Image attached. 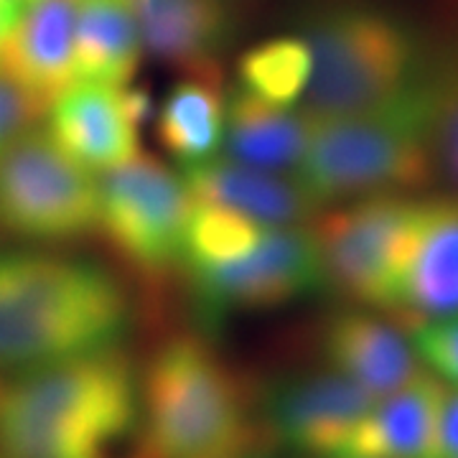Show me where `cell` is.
I'll use <instances>...</instances> for the list:
<instances>
[{
  "instance_id": "obj_3",
  "label": "cell",
  "mask_w": 458,
  "mask_h": 458,
  "mask_svg": "<svg viewBox=\"0 0 458 458\" xmlns=\"http://www.w3.org/2000/svg\"><path fill=\"white\" fill-rule=\"evenodd\" d=\"M436 174L433 82L410 84L367 113L311 117L306 153L295 171L321 204L426 189Z\"/></svg>"
},
{
  "instance_id": "obj_4",
  "label": "cell",
  "mask_w": 458,
  "mask_h": 458,
  "mask_svg": "<svg viewBox=\"0 0 458 458\" xmlns=\"http://www.w3.org/2000/svg\"><path fill=\"white\" fill-rule=\"evenodd\" d=\"M138 394L140 433L131 458H222L260 428L247 385L204 336L161 344Z\"/></svg>"
},
{
  "instance_id": "obj_10",
  "label": "cell",
  "mask_w": 458,
  "mask_h": 458,
  "mask_svg": "<svg viewBox=\"0 0 458 458\" xmlns=\"http://www.w3.org/2000/svg\"><path fill=\"white\" fill-rule=\"evenodd\" d=\"M375 403L354 379L334 369L288 375L262 393V428L301 454L336 458Z\"/></svg>"
},
{
  "instance_id": "obj_27",
  "label": "cell",
  "mask_w": 458,
  "mask_h": 458,
  "mask_svg": "<svg viewBox=\"0 0 458 458\" xmlns=\"http://www.w3.org/2000/svg\"><path fill=\"white\" fill-rule=\"evenodd\" d=\"M273 448H276V441L270 438V433L260 423L258 433L250 441H245L234 451H229L227 456L222 458H273Z\"/></svg>"
},
{
  "instance_id": "obj_28",
  "label": "cell",
  "mask_w": 458,
  "mask_h": 458,
  "mask_svg": "<svg viewBox=\"0 0 458 458\" xmlns=\"http://www.w3.org/2000/svg\"><path fill=\"white\" fill-rule=\"evenodd\" d=\"M18 13H21V8L13 0H0V41L5 38V33L13 29Z\"/></svg>"
},
{
  "instance_id": "obj_5",
  "label": "cell",
  "mask_w": 458,
  "mask_h": 458,
  "mask_svg": "<svg viewBox=\"0 0 458 458\" xmlns=\"http://www.w3.org/2000/svg\"><path fill=\"white\" fill-rule=\"evenodd\" d=\"M311 54L303 113L342 117L387 105L415 84L418 44L387 11L344 3L311 13L301 36Z\"/></svg>"
},
{
  "instance_id": "obj_11",
  "label": "cell",
  "mask_w": 458,
  "mask_h": 458,
  "mask_svg": "<svg viewBox=\"0 0 458 458\" xmlns=\"http://www.w3.org/2000/svg\"><path fill=\"white\" fill-rule=\"evenodd\" d=\"M150 113L143 89L77 82L51 102L47 131L87 171H110L140 153V128Z\"/></svg>"
},
{
  "instance_id": "obj_6",
  "label": "cell",
  "mask_w": 458,
  "mask_h": 458,
  "mask_svg": "<svg viewBox=\"0 0 458 458\" xmlns=\"http://www.w3.org/2000/svg\"><path fill=\"white\" fill-rule=\"evenodd\" d=\"M98 229V179L56 146L49 131L29 128L0 156V232L66 242Z\"/></svg>"
},
{
  "instance_id": "obj_7",
  "label": "cell",
  "mask_w": 458,
  "mask_h": 458,
  "mask_svg": "<svg viewBox=\"0 0 458 458\" xmlns=\"http://www.w3.org/2000/svg\"><path fill=\"white\" fill-rule=\"evenodd\" d=\"M420 201L403 194L364 197L316 216L324 278L346 298L394 316Z\"/></svg>"
},
{
  "instance_id": "obj_2",
  "label": "cell",
  "mask_w": 458,
  "mask_h": 458,
  "mask_svg": "<svg viewBox=\"0 0 458 458\" xmlns=\"http://www.w3.org/2000/svg\"><path fill=\"white\" fill-rule=\"evenodd\" d=\"M131 324L123 285L98 262L0 252V367L33 369L113 349Z\"/></svg>"
},
{
  "instance_id": "obj_17",
  "label": "cell",
  "mask_w": 458,
  "mask_h": 458,
  "mask_svg": "<svg viewBox=\"0 0 458 458\" xmlns=\"http://www.w3.org/2000/svg\"><path fill=\"white\" fill-rule=\"evenodd\" d=\"M443 394L441 379L420 372L377 400L336 458H436Z\"/></svg>"
},
{
  "instance_id": "obj_20",
  "label": "cell",
  "mask_w": 458,
  "mask_h": 458,
  "mask_svg": "<svg viewBox=\"0 0 458 458\" xmlns=\"http://www.w3.org/2000/svg\"><path fill=\"white\" fill-rule=\"evenodd\" d=\"M225 105L227 87L222 72L183 74L156 117L161 146L183 165L214 158L225 138Z\"/></svg>"
},
{
  "instance_id": "obj_25",
  "label": "cell",
  "mask_w": 458,
  "mask_h": 458,
  "mask_svg": "<svg viewBox=\"0 0 458 458\" xmlns=\"http://www.w3.org/2000/svg\"><path fill=\"white\" fill-rule=\"evenodd\" d=\"M44 114L47 110L31 95H26L18 84L0 74V156L21 132L29 131Z\"/></svg>"
},
{
  "instance_id": "obj_12",
  "label": "cell",
  "mask_w": 458,
  "mask_h": 458,
  "mask_svg": "<svg viewBox=\"0 0 458 458\" xmlns=\"http://www.w3.org/2000/svg\"><path fill=\"white\" fill-rule=\"evenodd\" d=\"M74 31L77 0H31L0 41V74L49 110L77 82Z\"/></svg>"
},
{
  "instance_id": "obj_19",
  "label": "cell",
  "mask_w": 458,
  "mask_h": 458,
  "mask_svg": "<svg viewBox=\"0 0 458 458\" xmlns=\"http://www.w3.org/2000/svg\"><path fill=\"white\" fill-rule=\"evenodd\" d=\"M143 54L131 0H77V82L128 87L140 69Z\"/></svg>"
},
{
  "instance_id": "obj_21",
  "label": "cell",
  "mask_w": 458,
  "mask_h": 458,
  "mask_svg": "<svg viewBox=\"0 0 458 458\" xmlns=\"http://www.w3.org/2000/svg\"><path fill=\"white\" fill-rule=\"evenodd\" d=\"M309 74L311 54L301 36L267 38L247 49L237 62V87L278 107H291V102L303 98Z\"/></svg>"
},
{
  "instance_id": "obj_14",
  "label": "cell",
  "mask_w": 458,
  "mask_h": 458,
  "mask_svg": "<svg viewBox=\"0 0 458 458\" xmlns=\"http://www.w3.org/2000/svg\"><path fill=\"white\" fill-rule=\"evenodd\" d=\"M458 316V197L423 199L393 318L415 324Z\"/></svg>"
},
{
  "instance_id": "obj_16",
  "label": "cell",
  "mask_w": 458,
  "mask_h": 458,
  "mask_svg": "<svg viewBox=\"0 0 458 458\" xmlns=\"http://www.w3.org/2000/svg\"><path fill=\"white\" fill-rule=\"evenodd\" d=\"M405 328L393 316L344 311L328 318L321 334L324 354L334 372L354 379L375 400L387 397L420 375V361Z\"/></svg>"
},
{
  "instance_id": "obj_1",
  "label": "cell",
  "mask_w": 458,
  "mask_h": 458,
  "mask_svg": "<svg viewBox=\"0 0 458 458\" xmlns=\"http://www.w3.org/2000/svg\"><path fill=\"white\" fill-rule=\"evenodd\" d=\"M138 418V379L117 346L51 361L0 387V458H110Z\"/></svg>"
},
{
  "instance_id": "obj_18",
  "label": "cell",
  "mask_w": 458,
  "mask_h": 458,
  "mask_svg": "<svg viewBox=\"0 0 458 458\" xmlns=\"http://www.w3.org/2000/svg\"><path fill=\"white\" fill-rule=\"evenodd\" d=\"M311 132V117L262 102L242 87L227 89L225 105V138L227 158L237 164L291 174L298 171Z\"/></svg>"
},
{
  "instance_id": "obj_29",
  "label": "cell",
  "mask_w": 458,
  "mask_h": 458,
  "mask_svg": "<svg viewBox=\"0 0 458 458\" xmlns=\"http://www.w3.org/2000/svg\"><path fill=\"white\" fill-rule=\"evenodd\" d=\"M13 3H16L18 8H23V5H29V3H31V0H13Z\"/></svg>"
},
{
  "instance_id": "obj_13",
  "label": "cell",
  "mask_w": 458,
  "mask_h": 458,
  "mask_svg": "<svg viewBox=\"0 0 458 458\" xmlns=\"http://www.w3.org/2000/svg\"><path fill=\"white\" fill-rule=\"evenodd\" d=\"M181 179L194 201L242 214L262 227H309L324 207L295 174L262 171L232 158L214 156L183 165Z\"/></svg>"
},
{
  "instance_id": "obj_26",
  "label": "cell",
  "mask_w": 458,
  "mask_h": 458,
  "mask_svg": "<svg viewBox=\"0 0 458 458\" xmlns=\"http://www.w3.org/2000/svg\"><path fill=\"white\" fill-rule=\"evenodd\" d=\"M436 458H458V390H448V387L438 412Z\"/></svg>"
},
{
  "instance_id": "obj_9",
  "label": "cell",
  "mask_w": 458,
  "mask_h": 458,
  "mask_svg": "<svg viewBox=\"0 0 458 458\" xmlns=\"http://www.w3.org/2000/svg\"><path fill=\"white\" fill-rule=\"evenodd\" d=\"M194 199L179 174L153 156H135L98 179V229L140 273L181 265Z\"/></svg>"
},
{
  "instance_id": "obj_22",
  "label": "cell",
  "mask_w": 458,
  "mask_h": 458,
  "mask_svg": "<svg viewBox=\"0 0 458 458\" xmlns=\"http://www.w3.org/2000/svg\"><path fill=\"white\" fill-rule=\"evenodd\" d=\"M265 229L267 227L247 219L242 214L222 209L216 204L194 201L183 232L181 265L183 267L219 265L232 258H240L258 245Z\"/></svg>"
},
{
  "instance_id": "obj_15",
  "label": "cell",
  "mask_w": 458,
  "mask_h": 458,
  "mask_svg": "<svg viewBox=\"0 0 458 458\" xmlns=\"http://www.w3.org/2000/svg\"><path fill=\"white\" fill-rule=\"evenodd\" d=\"M143 51L181 74L222 72L234 36L227 0H131Z\"/></svg>"
},
{
  "instance_id": "obj_8",
  "label": "cell",
  "mask_w": 458,
  "mask_h": 458,
  "mask_svg": "<svg viewBox=\"0 0 458 458\" xmlns=\"http://www.w3.org/2000/svg\"><path fill=\"white\" fill-rule=\"evenodd\" d=\"M183 270L191 309L207 331L222 327L227 316L278 309L327 285L311 225L267 227L245 255Z\"/></svg>"
},
{
  "instance_id": "obj_23",
  "label": "cell",
  "mask_w": 458,
  "mask_h": 458,
  "mask_svg": "<svg viewBox=\"0 0 458 458\" xmlns=\"http://www.w3.org/2000/svg\"><path fill=\"white\" fill-rule=\"evenodd\" d=\"M433 156L436 171L458 186V72L433 82Z\"/></svg>"
},
{
  "instance_id": "obj_24",
  "label": "cell",
  "mask_w": 458,
  "mask_h": 458,
  "mask_svg": "<svg viewBox=\"0 0 458 458\" xmlns=\"http://www.w3.org/2000/svg\"><path fill=\"white\" fill-rule=\"evenodd\" d=\"M415 354L436 375L458 387V316L433 318L408 328Z\"/></svg>"
}]
</instances>
